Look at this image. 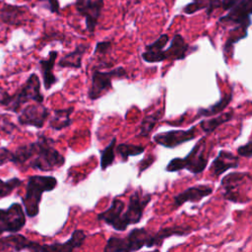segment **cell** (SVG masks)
<instances>
[{
    "label": "cell",
    "instance_id": "60d3db41",
    "mask_svg": "<svg viewBox=\"0 0 252 252\" xmlns=\"http://www.w3.org/2000/svg\"><path fill=\"white\" fill-rule=\"evenodd\" d=\"M239 1H240V0H221L220 5H221L222 9L226 11V10L230 9L234 4H236V3L239 2Z\"/></svg>",
    "mask_w": 252,
    "mask_h": 252
},
{
    "label": "cell",
    "instance_id": "e575fe53",
    "mask_svg": "<svg viewBox=\"0 0 252 252\" xmlns=\"http://www.w3.org/2000/svg\"><path fill=\"white\" fill-rule=\"evenodd\" d=\"M156 160V157L155 156H147L146 158H144L139 163H138V166H139V175L144 171L146 170L148 167H150Z\"/></svg>",
    "mask_w": 252,
    "mask_h": 252
},
{
    "label": "cell",
    "instance_id": "f1b7e54d",
    "mask_svg": "<svg viewBox=\"0 0 252 252\" xmlns=\"http://www.w3.org/2000/svg\"><path fill=\"white\" fill-rule=\"evenodd\" d=\"M116 146V145H115ZM145 147L142 145H134L128 143H121L115 147L116 154L121 158L123 161H126L131 156H139L144 153Z\"/></svg>",
    "mask_w": 252,
    "mask_h": 252
},
{
    "label": "cell",
    "instance_id": "d590c367",
    "mask_svg": "<svg viewBox=\"0 0 252 252\" xmlns=\"http://www.w3.org/2000/svg\"><path fill=\"white\" fill-rule=\"evenodd\" d=\"M12 157V151L5 147H0V166L7 162H10Z\"/></svg>",
    "mask_w": 252,
    "mask_h": 252
},
{
    "label": "cell",
    "instance_id": "4dcf8cb0",
    "mask_svg": "<svg viewBox=\"0 0 252 252\" xmlns=\"http://www.w3.org/2000/svg\"><path fill=\"white\" fill-rule=\"evenodd\" d=\"M23 184V180L18 177H12L8 180L0 178V198L9 196L16 188Z\"/></svg>",
    "mask_w": 252,
    "mask_h": 252
},
{
    "label": "cell",
    "instance_id": "2e32d148",
    "mask_svg": "<svg viewBox=\"0 0 252 252\" xmlns=\"http://www.w3.org/2000/svg\"><path fill=\"white\" fill-rule=\"evenodd\" d=\"M247 176H250L247 172H231L225 175L220 181V185L224 189V198L231 202H239L236 190H239L238 188L245 182Z\"/></svg>",
    "mask_w": 252,
    "mask_h": 252
},
{
    "label": "cell",
    "instance_id": "74e56055",
    "mask_svg": "<svg viewBox=\"0 0 252 252\" xmlns=\"http://www.w3.org/2000/svg\"><path fill=\"white\" fill-rule=\"evenodd\" d=\"M220 3H221V0H209L208 7L206 8L207 9V15L210 16L215 9L220 7Z\"/></svg>",
    "mask_w": 252,
    "mask_h": 252
},
{
    "label": "cell",
    "instance_id": "8fae6325",
    "mask_svg": "<svg viewBox=\"0 0 252 252\" xmlns=\"http://www.w3.org/2000/svg\"><path fill=\"white\" fill-rule=\"evenodd\" d=\"M197 127L192 126L187 130H171L156 134L153 138L154 142L158 145L167 149H173L177 146L194 140L197 136Z\"/></svg>",
    "mask_w": 252,
    "mask_h": 252
},
{
    "label": "cell",
    "instance_id": "44dd1931",
    "mask_svg": "<svg viewBox=\"0 0 252 252\" xmlns=\"http://www.w3.org/2000/svg\"><path fill=\"white\" fill-rule=\"evenodd\" d=\"M58 52L55 50H52L48 54L47 59H41L39 60V67L42 74L43 79V85L45 90H49L55 83L58 82L57 77L53 74V68L55 65V60L57 58Z\"/></svg>",
    "mask_w": 252,
    "mask_h": 252
},
{
    "label": "cell",
    "instance_id": "836d02e7",
    "mask_svg": "<svg viewBox=\"0 0 252 252\" xmlns=\"http://www.w3.org/2000/svg\"><path fill=\"white\" fill-rule=\"evenodd\" d=\"M252 141L249 140L245 145L239 146L237 148V155L238 157H244L247 158H250L252 156Z\"/></svg>",
    "mask_w": 252,
    "mask_h": 252
},
{
    "label": "cell",
    "instance_id": "3957f363",
    "mask_svg": "<svg viewBox=\"0 0 252 252\" xmlns=\"http://www.w3.org/2000/svg\"><path fill=\"white\" fill-rule=\"evenodd\" d=\"M155 245L154 233L146 228H133L126 237L110 236L103 248L105 252H132Z\"/></svg>",
    "mask_w": 252,
    "mask_h": 252
},
{
    "label": "cell",
    "instance_id": "603a6c76",
    "mask_svg": "<svg viewBox=\"0 0 252 252\" xmlns=\"http://www.w3.org/2000/svg\"><path fill=\"white\" fill-rule=\"evenodd\" d=\"M232 100V90L227 93L224 94L221 98H220L216 103L206 107V108H202L200 107L197 111V115L196 118L198 117H210L213 115H216L218 113H220L223 109L226 108V106L230 103V101Z\"/></svg>",
    "mask_w": 252,
    "mask_h": 252
},
{
    "label": "cell",
    "instance_id": "cb8c5ba5",
    "mask_svg": "<svg viewBox=\"0 0 252 252\" xmlns=\"http://www.w3.org/2000/svg\"><path fill=\"white\" fill-rule=\"evenodd\" d=\"M192 231V228L189 225H173L168 227L160 228L157 233H154L155 245H160L163 239L172 236H186Z\"/></svg>",
    "mask_w": 252,
    "mask_h": 252
},
{
    "label": "cell",
    "instance_id": "ac0fdd59",
    "mask_svg": "<svg viewBox=\"0 0 252 252\" xmlns=\"http://www.w3.org/2000/svg\"><path fill=\"white\" fill-rule=\"evenodd\" d=\"M189 49L190 46L185 41L184 37L181 34L176 33L171 39L170 45L162 51L163 60H183L187 56Z\"/></svg>",
    "mask_w": 252,
    "mask_h": 252
},
{
    "label": "cell",
    "instance_id": "e0dca14e",
    "mask_svg": "<svg viewBox=\"0 0 252 252\" xmlns=\"http://www.w3.org/2000/svg\"><path fill=\"white\" fill-rule=\"evenodd\" d=\"M239 158L233 153L221 150L219 152L218 156L212 162L211 165V174L214 176H220L226 170L230 168H235L238 166Z\"/></svg>",
    "mask_w": 252,
    "mask_h": 252
},
{
    "label": "cell",
    "instance_id": "f546056e",
    "mask_svg": "<svg viewBox=\"0 0 252 252\" xmlns=\"http://www.w3.org/2000/svg\"><path fill=\"white\" fill-rule=\"evenodd\" d=\"M115 145H116V138L114 137L112 141L109 143V145L100 152V168L102 170H105L114 162Z\"/></svg>",
    "mask_w": 252,
    "mask_h": 252
},
{
    "label": "cell",
    "instance_id": "ab89813d",
    "mask_svg": "<svg viewBox=\"0 0 252 252\" xmlns=\"http://www.w3.org/2000/svg\"><path fill=\"white\" fill-rule=\"evenodd\" d=\"M48 3V9L51 13L59 14V2L58 0H43Z\"/></svg>",
    "mask_w": 252,
    "mask_h": 252
},
{
    "label": "cell",
    "instance_id": "277c9868",
    "mask_svg": "<svg viewBox=\"0 0 252 252\" xmlns=\"http://www.w3.org/2000/svg\"><path fill=\"white\" fill-rule=\"evenodd\" d=\"M205 150L206 138L202 137L184 158H172L167 163L165 170L168 172H175L182 169H187L193 174H199L203 172L209 160L208 156H205Z\"/></svg>",
    "mask_w": 252,
    "mask_h": 252
},
{
    "label": "cell",
    "instance_id": "5bb4252c",
    "mask_svg": "<svg viewBox=\"0 0 252 252\" xmlns=\"http://www.w3.org/2000/svg\"><path fill=\"white\" fill-rule=\"evenodd\" d=\"M124 208L125 203L118 198H114L110 207L97 215V220L112 226L115 230L124 231L126 229L122 221V214Z\"/></svg>",
    "mask_w": 252,
    "mask_h": 252
},
{
    "label": "cell",
    "instance_id": "ba28073f",
    "mask_svg": "<svg viewBox=\"0 0 252 252\" xmlns=\"http://www.w3.org/2000/svg\"><path fill=\"white\" fill-rule=\"evenodd\" d=\"M26 225V213L23 205L13 203L6 209H0V234L16 233Z\"/></svg>",
    "mask_w": 252,
    "mask_h": 252
},
{
    "label": "cell",
    "instance_id": "83f0119b",
    "mask_svg": "<svg viewBox=\"0 0 252 252\" xmlns=\"http://www.w3.org/2000/svg\"><path fill=\"white\" fill-rule=\"evenodd\" d=\"M163 113H164V107H161L159 110H157L156 112H154L150 115H147L141 122L140 131H139L138 136L147 137L152 132V130L155 128L158 121L162 118Z\"/></svg>",
    "mask_w": 252,
    "mask_h": 252
},
{
    "label": "cell",
    "instance_id": "9c48e42d",
    "mask_svg": "<svg viewBox=\"0 0 252 252\" xmlns=\"http://www.w3.org/2000/svg\"><path fill=\"white\" fill-rule=\"evenodd\" d=\"M152 196L149 193H145L141 188H138L129 198L127 210L122 214V221L127 228L128 225L138 223L143 216V213L151 201Z\"/></svg>",
    "mask_w": 252,
    "mask_h": 252
},
{
    "label": "cell",
    "instance_id": "8992f818",
    "mask_svg": "<svg viewBox=\"0 0 252 252\" xmlns=\"http://www.w3.org/2000/svg\"><path fill=\"white\" fill-rule=\"evenodd\" d=\"M128 78L127 71L124 67H116L108 71H92V84L88 95L92 100L101 97L112 88V80L116 78Z\"/></svg>",
    "mask_w": 252,
    "mask_h": 252
},
{
    "label": "cell",
    "instance_id": "7c38bea8",
    "mask_svg": "<svg viewBox=\"0 0 252 252\" xmlns=\"http://www.w3.org/2000/svg\"><path fill=\"white\" fill-rule=\"evenodd\" d=\"M49 116V110L42 102L29 104L21 109L18 122L24 126H33L41 128Z\"/></svg>",
    "mask_w": 252,
    "mask_h": 252
},
{
    "label": "cell",
    "instance_id": "5b68a950",
    "mask_svg": "<svg viewBox=\"0 0 252 252\" xmlns=\"http://www.w3.org/2000/svg\"><path fill=\"white\" fill-rule=\"evenodd\" d=\"M31 100L34 102L43 101V95L40 92V81L34 73L29 76L24 85L14 94H10L5 107L9 111L19 112L22 106Z\"/></svg>",
    "mask_w": 252,
    "mask_h": 252
},
{
    "label": "cell",
    "instance_id": "d6986e66",
    "mask_svg": "<svg viewBox=\"0 0 252 252\" xmlns=\"http://www.w3.org/2000/svg\"><path fill=\"white\" fill-rule=\"evenodd\" d=\"M168 40L169 37L167 34L163 33L159 35V37L156 39L153 43L146 46L145 51L142 53V59L148 63H158L164 61L162 51Z\"/></svg>",
    "mask_w": 252,
    "mask_h": 252
},
{
    "label": "cell",
    "instance_id": "4316f807",
    "mask_svg": "<svg viewBox=\"0 0 252 252\" xmlns=\"http://www.w3.org/2000/svg\"><path fill=\"white\" fill-rule=\"evenodd\" d=\"M233 116H234V111L230 110V111L221 113L219 116H216V117H213L210 119H204L200 122L199 125L205 134H210V133L214 132L221 124L231 120L233 118Z\"/></svg>",
    "mask_w": 252,
    "mask_h": 252
},
{
    "label": "cell",
    "instance_id": "52a82bcc",
    "mask_svg": "<svg viewBox=\"0 0 252 252\" xmlns=\"http://www.w3.org/2000/svg\"><path fill=\"white\" fill-rule=\"evenodd\" d=\"M228 13L220 18L221 24L233 25L234 29L241 30L247 32L248 28L251 25V13H252V0H240L234 4Z\"/></svg>",
    "mask_w": 252,
    "mask_h": 252
},
{
    "label": "cell",
    "instance_id": "f35d334b",
    "mask_svg": "<svg viewBox=\"0 0 252 252\" xmlns=\"http://www.w3.org/2000/svg\"><path fill=\"white\" fill-rule=\"evenodd\" d=\"M10 94H8V92L0 86V106H6Z\"/></svg>",
    "mask_w": 252,
    "mask_h": 252
},
{
    "label": "cell",
    "instance_id": "7a4b0ae2",
    "mask_svg": "<svg viewBox=\"0 0 252 252\" xmlns=\"http://www.w3.org/2000/svg\"><path fill=\"white\" fill-rule=\"evenodd\" d=\"M57 186V179L51 175H32L28 178L26 193L22 197L25 213L29 218L38 215L41 196L44 192H50Z\"/></svg>",
    "mask_w": 252,
    "mask_h": 252
},
{
    "label": "cell",
    "instance_id": "1f68e13d",
    "mask_svg": "<svg viewBox=\"0 0 252 252\" xmlns=\"http://www.w3.org/2000/svg\"><path fill=\"white\" fill-rule=\"evenodd\" d=\"M208 4H209V0H193L192 3H190V4H188L187 6L184 7L183 12L185 14H188V15L193 14L196 11L207 8Z\"/></svg>",
    "mask_w": 252,
    "mask_h": 252
},
{
    "label": "cell",
    "instance_id": "6da1fadb",
    "mask_svg": "<svg viewBox=\"0 0 252 252\" xmlns=\"http://www.w3.org/2000/svg\"><path fill=\"white\" fill-rule=\"evenodd\" d=\"M54 141L43 134L36 141L23 144L12 151L11 161L16 165H25L40 171H50L65 163L63 155L54 148Z\"/></svg>",
    "mask_w": 252,
    "mask_h": 252
},
{
    "label": "cell",
    "instance_id": "d4e9b609",
    "mask_svg": "<svg viewBox=\"0 0 252 252\" xmlns=\"http://www.w3.org/2000/svg\"><path fill=\"white\" fill-rule=\"evenodd\" d=\"M73 111V107H68L66 109H56L53 111V116L49 119L48 125L51 129L55 131H60L63 128L70 126L72 120L70 114Z\"/></svg>",
    "mask_w": 252,
    "mask_h": 252
},
{
    "label": "cell",
    "instance_id": "4fadbf2b",
    "mask_svg": "<svg viewBox=\"0 0 252 252\" xmlns=\"http://www.w3.org/2000/svg\"><path fill=\"white\" fill-rule=\"evenodd\" d=\"M0 250H13V251H44L43 244L32 241L22 234L12 233L10 235L0 237Z\"/></svg>",
    "mask_w": 252,
    "mask_h": 252
},
{
    "label": "cell",
    "instance_id": "9a60e30c",
    "mask_svg": "<svg viewBox=\"0 0 252 252\" xmlns=\"http://www.w3.org/2000/svg\"><path fill=\"white\" fill-rule=\"evenodd\" d=\"M213 188L209 185L199 184L191 186L173 197V205L175 208L182 206L186 202H199L203 198L211 195Z\"/></svg>",
    "mask_w": 252,
    "mask_h": 252
},
{
    "label": "cell",
    "instance_id": "d6a6232c",
    "mask_svg": "<svg viewBox=\"0 0 252 252\" xmlns=\"http://www.w3.org/2000/svg\"><path fill=\"white\" fill-rule=\"evenodd\" d=\"M111 50V42L106 40V41H98L95 45L94 48V55H98V56H102L105 55L107 53H109Z\"/></svg>",
    "mask_w": 252,
    "mask_h": 252
},
{
    "label": "cell",
    "instance_id": "484cf974",
    "mask_svg": "<svg viewBox=\"0 0 252 252\" xmlns=\"http://www.w3.org/2000/svg\"><path fill=\"white\" fill-rule=\"evenodd\" d=\"M25 13L24 7L5 5L0 11V18L8 25H21V20Z\"/></svg>",
    "mask_w": 252,
    "mask_h": 252
},
{
    "label": "cell",
    "instance_id": "7402d4cb",
    "mask_svg": "<svg viewBox=\"0 0 252 252\" xmlns=\"http://www.w3.org/2000/svg\"><path fill=\"white\" fill-rule=\"evenodd\" d=\"M88 50V45L81 43L76 48L64 55L58 62V66L62 68H75L80 69L82 67V59L84 54Z\"/></svg>",
    "mask_w": 252,
    "mask_h": 252
},
{
    "label": "cell",
    "instance_id": "30bf717a",
    "mask_svg": "<svg viewBox=\"0 0 252 252\" xmlns=\"http://www.w3.org/2000/svg\"><path fill=\"white\" fill-rule=\"evenodd\" d=\"M74 5L77 12L85 18L87 31L93 33L101 16L103 0H76Z\"/></svg>",
    "mask_w": 252,
    "mask_h": 252
},
{
    "label": "cell",
    "instance_id": "ffe728a7",
    "mask_svg": "<svg viewBox=\"0 0 252 252\" xmlns=\"http://www.w3.org/2000/svg\"><path fill=\"white\" fill-rule=\"evenodd\" d=\"M87 238V235L84 230L76 229L73 231L71 237L64 243H53V244H44V251H66L71 252L73 250H76L80 248L85 240Z\"/></svg>",
    "mask_w": 252,
    "mask_h": 252
},
{
    "label": "cell",
    "instance_id": "8d00e7d4",
    "mask_svg": "<svg viewBox=\"0 0 252 252\" xmlns=\"http://www.w3.org/2000/svg\"><path fill=\"white\" fill-rule=\"evenodd\" d=\"M14 129H16L15 125L8 121V119L0 118V131H4L6 133H11Z\"/></svg>",
    "mask_w": 252,
    "mask_h": 252
}]
</instances>
